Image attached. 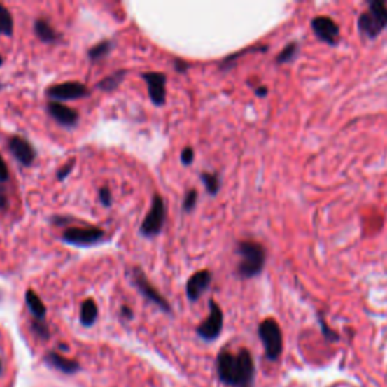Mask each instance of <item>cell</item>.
Masks as SVG:
<instances>
[{
	"label": "cell",
	"instance_id": "12",
	"mask_svg": "<svg viewBox=\"0 0 387 387\" xmlns=\"http://www.w3.org/2000/svg\"><path fill=\"white\" fill-rule=\"evenodd\" d=\"M47 114L52 117V120L64 129H73L79 125L80 115L76 109H73L61 101H49L45 105Z\"/></svg>",
	"mask_w": 387,
	"mask_h": 387
},
{
	"label": "cell",
	"instance_id": "6",
	"mask_svg": "<svg viewBox=\"0 0 387 387\" xmlns=\"http://www.w3.org/2000/svg\"><path fill=\"white\" fill-rule=\"evenodd\" d=\"M105 230L99 227H70L65 229L61 234V241L71 247L90 248L105 241Z\"/></svg>",
	"mask_w": 387,
	"mask_h": 387
},
{
	"label": "cell",
	"instance_id": "1",
	"mask_svg": "<svg viewBox=\"0 0 387 387\" xmlns=\"http://www.w3.org/2000/svg\"><path fill=\"white\" fill-rule=\"evenodd\" d=\"M216 371L220 381L230 387H253L254 386V362L248 349H239L238 354H233L227 349H223L216 358Z\"/></svg>",
	"mask_w": 387,
	"mask_h": 387
},
{
	"label": "cell",
	"instance_id": "19",
	"mask_svg": "<svg viewBox=\"0 0 387 387\" xmlns=\"http://www.w3.org/2000/svg\"><path fill=\"white\" fill-rule=\"evenodd\" d=\"M127 71L126 70H118V71H114L112 74H109V76H106L105 79H101L100 82H97L96 88L100 90V91H105V92H112L115 91L121 82L125 80Z\"/></svg>",
	"mask_w": 387,
	"mask_h": 387
},
{
	"label": "cell",
	"instance_id": "23",
	"mask_svg": "<svg viewBox=\"0 0 387 387\" xmlns=\"http://www.w3.org/2000/svg\"><path fill=\"white\" fill-rule=\"evenodd\" d=\"M31 330L36 337L41 339V341H49L50 339V328H49V325H47L45 321L34 319L31 323Z\"/></svg>",
	"mask_w": 387,
	"mask_h": 387
},
{
	"label": "cell",
	"instance_id": "16",
	"mask_svg": "<svg viewBox=\"0 0 387 387\" xmlns=\"http://www.w3.org/2000/svg\"><path fill=\"white\" fill-rule=\"evenodd\" d=\"M34 32L38 36V40L44 44H55L61 40V34L56 32L52 24L44 20V18H38L34 23Z\"/></svg>",
	"mask_w": 387,
	"mask_h": 387
},
{
	"label": "cell",
	"instance_id": "21",
	"mask_svg": "<svg viewBox=\"0 0 387 387\" xmlns=\"http://www.w3.org/2000/svg\"><path fill=\"white\" fill-rule=\"evenodd\" d=\"M0 35L2 36L14 35V17L3 3H0Z\"/></svg>",
	"mask_w": 387,
	"mask_h": 387
},
{
	"label": "cell",
	"instance_id": "31",
	"mask_svg": "<svg viewBox=\"0 0 387 387\" xmlns=\"http://www.w3.org/2000/svg\"><path fill=\"white\" fill-rule=\"evenodd\" d=\"M173 65H174V70L177 73H181V74H185L188 71V69H190V65H188V62L182 61V59H174Z\"/></svg>",
	"mask_w": 387,
	"mask_h": 387
},
{
	"label": "cell",
	"instance_id": "4",
	"mask_svg": "<svg viewBox=\"0 0 387 387\" xmlns=\"http://www.w3.org/2000/svg\"><path fill=\"white\" fill-rule=\"evenodd\" d=\"M165 221H167L165 200L159 194H155L152 198V204H150V211L147 212L144 221L139 225V234L147 239L155 238V236L162 233Z\"/></svg>",
	"mask_w": 387,
	"mask_h": 387
},
{
	"label": "cell",
	"instance_id": "10",
	"mask_svg": "<svg viewBox=\"0 0 387 387\" xmlns=\"http://www.w3.org/2000/svg\"><path fill=\"white\" fill-rule=\"evenodd\" d=\"M6 147L9 150V153L17 160L22 167L29 168L35 164L36 160V150L35 147L27 141L26 138L20 135H13L8 138Z\"/></svg>",
	"mask_w": 387,
	"mask_h": 387
},
{
	"label": "cell",
	"instance_id": "33",
	"mask_svg": "<svg viewBox=\"0 0 387 387\" xmlns=\"http://www.w3.org/2000/svg\"><path fill=\"white\" fill-rule=\"evenodd\" d=\"M121 315L125 316V318H127V319H132V318H134V311H132L130 307L122 306V307H121Z\"/></svg>",
	"mask_w": 387,
	"mask_h": 387
},
{
	"label": "cell",
	"instance_id": "24",
	"mask_svg": "<svg viewBox=\"0 0 387 387\" xmlns=\"http://www.w3.org/2000/svg\"><path fill=\"white\" fill-rule=\"evenodd\" d=\"M298 44L297 43H290L288 44L285 49L280 52V55L277 56V64H288L295 59V56L298 55Z\"/></svg>",
	"mask_w": 387,
	"mask_h": 387
},
{
	"label": "cell",
	"instance_id": "2",
	"mask_svg": "<svg viewBox=\"0 0 387 387\" xmlns=\"http://www.w3.org/2000/svg\"><path fill=\"white\" fill-rule=\"evenodd\" d=\"M239 256L238 276L244 280L259 276L267 262V251L263 245L254 241H241L236 247Z\"/></svg>",
	"mask_w": 387,
	"mask_h": 387
},
{
	"label": "cell",
	"instance_id": "15",
	"mask_svg": "<svg viewBox=\"0 0 387 387\" xmlns=\"http://www.w3.org/2000/svg\"><path fill=\"white\" fill-rule=\"evenodd\" d=\"M44 362L47 366H50L52 370L59 371L62 374L73 375L80 371V365L76 360H71L69 357H64L56 351H49L44 357Z\"/></svg>",
	"mask_w": 387,
	"mask_h": 387
},
{
	"label": "cell",
	"instance_id": "14",
	"mask_svg": "<svg viewBox=\"0 0 387 387\" xmlns=\"http://www.w3.org/2000/svg\"><path fill=\"white\" fill-rule=\"evenodd\" d=\"M212 283V272L209 269H202L197 271L195 274L188 279L186 281V298L191 301V303H195L202 298L204 292L209 289Z\"/></svg>",
	"mask_w": 387,
	"mask_h": 387
},
{
	"label": "cell",
	"instance_id": "26",
	"mask_svg": "<svg viewBox=\"0 0 387 387\" xmlns=\"http://www.w3.org/2000/svg\"><path fill=\"white\" fill-rule=\"evenodd\" d=\"M74 167H76V159L69 160L67 164H64V165L58 169V173H56V178H58L59 182L65 181V178H67V177L71 174V171L74 169Z\"/></svg>",
	"mask_w": 387,
	"mask_h": 387
},
{
	"label": "cell",
	"instance_id": "11",
	"mask_svg": "<svg viewBox=\"0 0 387 387\" xmlns=\"http://www.w3.org/2000/svg\"><path fill=\"white\" fill-rule=\"evenodd\" d=\"M143 79L147 83V91L150 101L155 106L160 108L167 103V76L159 71H146L143 73Z\"/></svg>",
	"mask_w": 387,
	"mask_h": 387
},
{
	"label": "cell",
	"instance_id": "3",
	"mask_svg": "<svg viewBox=\"0 0 387 387\" xmlns=\"http://www.w3.org/2000/svg\"><path fill=\"white\" fill-rule=\"evenodd\" d=\"M358 32L365 38L374 40L387 27V3L383 0H372L367 9L358 15Z\"/></svg>",
	"mask_w": 387,
	"mask_h": 387
},
{
	"label": "cell",
	"instance_id": "9",
	"mask_svg": "<svg viewBox=\"0 0 387 387\" xmlns=\"http://www.w3.org/2000/svg\"><path fill=\"white\" fill-rule=\"evenodd\" d=\"M91 91L87 88V85L82 82L70 80L52 85L45 90V96L50 99V101H69V100H78L88 97Z\"/></svg>",
	"mask_w": 387,
	"mask_h": 387
},
{
	"label": "cell",
	"instance_id": "30",
	"mask_svg": "<svg viewBox=\"0 0 387 387\" xmlns=\"http://www.w3.org/2000/svg\"><path fill=\"white\" fill-rule=\"evenodd\" d=\"M52 224L58 225V227H65L67 229V225L73 221L71 218H69V216H53V218L50 220Z\"/></svg>",
	"mask_w": 387,
	"mask_h": 387
},
{
	"label": "cell",
	"instance_id": "29",
	"mask_svg": "<svg viewBox=\"0 0 387 387\" xmlns=\"http://www.w3.org/2000/svg\"><path fill=\"white\" fill-rule=\"evenodd\" d=\"M9 181V169L3 160L2 155H0V183H5Z\"/></svg>",
	"mask_w": 387,
	"mask_h": 387
},
{
	"label": "cell",
	"instance_id": "22",
	"mask_svg": "<svg viewBox=\"0 0 387 387\" xmlns=\"http://www.w3.org/2000/svg\"><path fill=\"white\" fill-rule=\"evenodd\" d=\"M200 178H202V182L206 188V191L209 195H216L220 191V188H221V181H220V177L218 174H215V173H202L200 174Z\"/></svg>",
	"mask_w": 387,
	"mask_h": 387
},
{
	"label": "cell",
	"instance_id": "35",
	"mask_svg": "<svg viewBox=\"0 0 387 387\" xmlns=\"http://www.w3.org/2000/svg\"><path fill=\"white\" fill-rule=\"evenodd\" d=\"M3 62H5V61H3V58H2V56H0V67H2Z\"/></svg>",
	"mask_w": 387,
	"mask_h": 387
},
{
	"label": "cell",
	"instance_id": "18",
	"mask_svg": "<svg viewBox=\"0 0 387 387\" xmlns=\"http://www.w3.org/2000/svg\"><path fill=\"white\" fill-rule=\"evenodd\" d=\"M99 318V307L92 298L85 300L80 306V324L83 327H92Z\"/></svg>",
	"mask_w": 387,
	"mask_h": 387
},
{
	"label": "cell",
	"instance_id": "25",
	"mask_svg": "<svg viewBox=\"0 0 387 387\" xmlns=\"http://www.w3.org/2000/svg\"><path fill=\"white\" fill-rule=\"evenodd\" d=\"M197 202H198V192H197V190L188 191V192L185 194L183 203H182V209H183V212H192V211L195 209Z\"/></svg>",
	"mask_w": 387,
	"mask_h": 387
},
{
	"label": "cell",
	"instance_id": "5",
	"mask_svg": "<svg viewBox=\"0 0 387 387\" xmlns=\"http://www.w3.org/2000/svg\"><path fill=\"white\" fill-rule=\"evenodd\" d=\"M259 337L265 348V356L268 360L276 362L283 351V333L276 319L268 318L262 321L259 325Z\"/></svg>",
	"mask_w": 387,
	"mask_h": 387
},
{
	"label": "cell",
	"instance_id": "36",
	"mask_svg": "<svg viewBox=\"0 0 387 387\" xmlns=\"http://www.w3.org/2000/svg\"><path fill=\"white\" fill-rule=\"evenodd\" d=\"M2 370H3V365H2V360H0V374H2Z\"/></svg>",
	"mask_w": 387,
	"mask_h": 387
},
{
	"label": "cell",
	"instance_id": "28",
	"mask_svg": "<svg viewBox=\"0 0 387 387\" xmlns=\"http://www.w3.org/2000/svg\"><path fill=\"white\" fill-rule=\"evenodd\" d=\"M194 156H195L194 148H192V147H185V148L182 150V153H181V162H182L185 167H190V165H192V162H194Z\"/></svg>",
	"mask_w": 387,
	"mask_h": 387
},
{
	"label": "cell",
	"instance_id": "20",
	"mask_svg": "<svg viewBox=\"0 0 387 387\" xmlns=\"http://www.w3.org/2000/svg\"><path fill=\"white\" fill-rule=\"evenodd\" d=\"M114 49V43L111 40H103L99 44L92 45L91 49L88 50V59L92 62H97L103 58H106V56Z\"/></svg>",
	"mask_w": 387,
	"mask_h": 387
},
{
	"label": "cell",
	"instance_id": "13",
	"mask_svg": "<svg viewBox=\"0 0 387 387\" xmlns=\"http://www.w3.org/2000/svg\"><path fill=\"white\" fill-rule=\"evenodd\" d=\"M311 29H314L316 38L328 45H337L339 43V26L330 17L319 15L311 20Z\"/></svg>",
	"mask_w": 387,
	"mask_h": 387
},
{
	"label": "cell",
	"instance_id": "34",
	"mask_svg": "<svg viewBox=\"0 0 387 387\" xmlns=\"http://www.w3.org/2000/svg\"><path fill=\"white\" fill-rule=\"evenodd\" d=\"M256 94H258L259 97H265L267 94H268V90H267V88H263V87H262V88H258V90H256Z\"/></svg>",
	"mask_w": 387,
	"mask_h": 387
},
{
	"label": "cell",
	"instance_id": "7",
	"mask_svg": "<svg viewBox=\"0 0 387 387\" xmlns=\"http://www.w3.org/2000/svg\"><path fill=\"white\" fill-rule=\"evenodd\" d=\"M129 277H130L132 283H134V286L136 288V290L147 301H150V303H153L155 306H157L160 310L165 311V314H171L173 309H171V306H169L167 298L160 295L157 292V289L152 285V283L148 281V279H147V276H146L143 269H141L139 267H134L129 271Z\"/></svg>",
	"mask_w": 387,
	"mask_h": 387
},
{
	"label": "cell",
	"instance_id": "32",
	"mask_svg": "<svg viewBox=\"0 0 387 387\" xmlns=\"http://www.w3.org/2000/svg\"><path fill=\"white\" fill-rule=\"evenodd\" d=\"M8 204H9L8 195H6L3 188L0 186V211H6L8 209Z\"/></svg>",
	"mask_w": 387,
	"mask_h": 387
},
{
	"label": "cell",
	"instance_id": "8",
	"mask_svg": "<svg viewBox=\"0 0 387 387\" xmlns=\"http://www.w3.org/2000/svg\"><path fill=\"white\" fill-rule=\"evenodd\" d=\"M224 327V314L215 300L209 301V316L197 327V335L204 342H213L218 339Z\"/></svg>",
	"mask_w": 387,
	"mask_h": 387
},
{
	"label": "cell",
	"instance_id": "27",
	"mask_svg": "<svg viewBox=\"0 0 387 387\" xmlns=\"http://www.w3.org/2000/svg\"><path fill=\"white\" fill-rule=\"evenodd\" d=\"M99 200L101 203V206L105 207H111L112 206V194L108 186H101L99 190Z\"/></svg>",
	"mask_w": 387,
	"mask_h": 387
},
{
	"label": "cell",
	"instance_id": "17",
	"mask_svg": "<svg viewBox=\"0 0 387 387\" xmlns=\"http://www.w3.org/2000/svg\"><path fill=\"white\" fill-rule=\"evenodd\" d=\"M24 301L26 306L29 309V311L32 314L34 319H41L45 321V315H47V307L43 303V300L38 297V294L34 289H27L24 294Z\"/></svg>",
	"mask_w": 387,
	"mask_h": 387
}]
</instances>
